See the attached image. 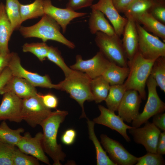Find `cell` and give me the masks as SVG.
I'll return each instance as SVG.
<instances>
[{
	"label": "cell",
	"mask_w": 165,
	"mask_h": 165,
	"mask_svg": "<svg viewBox=\"0 0 165 165\" xmlns=\"http://www.w3.org/2000/svg\"><path fill=\"white\" fill-rule=\"evenodd\" d=\"M114 6L120 13H124L135 0H112Z\"/></svg>",
	"instance_id": "b9f144b4"
},
{
	"label": "cell",
	"mask_w": 165,
	"mask_h": 165,
	"mask_svg": "<svg viewBox=\"0 0 165 165\" xmlns=\"http://www.w3.org/2000/svg\"><path fill=\"white\" fill-rule=\"evenodd\" d=\"M20 4L18 0H6V12L13 31L19 29L23 23L20 12Z\"/></svg>",
	"instance_id": "f546056e"
},
{
	"label": "cell",
	"mask_w": 165,
	"mask_h": 165,
	"mask_svg": "<svg viewBox=\"0 0 165 165\" xmlns=\"http://www.w3.org/2000/svg\"><path fill=\"white\" fill-rule=\"evenodd\" d=\"M155 2L153 0H135L124 13L126 18H134L148 11Z\"/></svg>",
	"instance_id": "1f68e13d"
},
{
	"label": "cell",
	"mask_w": 165,
	"mask_h": 165,
	"mask_svg": "<svg viewBox=\"0 0 165 165\" xmlns=\"http://www.w3.org/2000/svg\"><path fill=\"white\" fill-rule=\"evenodd\" d=\"M98 108L101 112L98 117L94 118L93 121L95 123L106 126L114 130L121 134L128 142L131 139L127 133V130L133 127L126 124L122 118L104 106L99 105Z\"/></svg>",
	"instance_id": "2e32d148"
},
{
	"label": "cell",
	"mask_w": 165,
	"mask_h": 165,
	"mask_svg": "<svg viewBox=\"0 0 165 165\" xmlns=\"http://www.w3.org/2000/svg\"><path fill=\"white\" fill-rule=\"evenodd\" d=\"M95 34V41L99 51L109 61L119 66L128 67V60L120 37L100 31Z\"/></svg>",
	"instance_id": "5b68a950"
},
{
	"label": "cell",
	"mask_w": 165,
	"mask_h": 165,
	"mask_svg": "<svg viewBox=\"0 0 165 165\" xmlns=\"http://www.w3.org/2000/svg\"><path fill=\"white\" fill-rule=\"evenodd\" d=\"M145 123L142 127H133L129 129V132L135 142L143 145L147 152L157 153V145L161 130L148 121Z\"/></svg>",
	"instance_id": "7c38bea8"
},
{
	"label": "cell",
	"mask_w": 165,
	"mask_h": 165,
	"mask_svg": "<svg viewBox=\"0 0 165 165\" xmlns=\"http://www.w3.org/2000/svg\"><path fill=\"white\" fill-rule=\"evenodd\" d=\"M46 58L62 69L65 77L68 76L73 70L66 64L60 51L57 48L50 46Z\"/></svg>",
	"instance_id": "836d02e7"
},
{
	"label": "cell",
	"mask_w": 165,
	"mask_h": 165,
	"mask_svg": "<svg viewBox=\"0 0 165 165\" xmlns=\"http://www.w3.org/2000/svg\"><path fill=\"white\" fill-rule=\"evenodd\" d=\"M136 26L138 38V51L148 59L154 60L160 57H165L164 42L136 22Z\"/></svg>",
	"instance_id": "ba28073f"
},
{
	"label": "cell",
	"mask_w": 165,
	"mask_h": 165,
	"mask_svg": "<svg viewBox=\"0 0 165 165\" xmlns=\"http://www.w3.org/2000/svg\"><path fill=\"white\" fill-rule=\"evenodd\" d=\"M126 91L123 84L110 86L108 95L105 100L108 108L114 112L117 111Z\"/></svg>",
	"instance_id": "f1b7e54d"
},
{
	"label": "cell",
	"mask_w": 165,
	"mask_h": 165,
	"mask_svg": "<svg viewBox=\"0 0 165 165\" xmlns=\"http://www.w3.org/2000/svg\"><path fill=\"white\" fill-rule=\"evenodd\" d=\"M42 133L39 132L34 137L28 132L26 133L16 146L21 151L32 156L38 160L48 165L50 161L46 155L42 146Z\"/></svg>",
	"instance_id": "9a60e30c"
},
{
	"label": "cell",
	"mask_w": 165,
	"mask_h": 165,
	"mask_svg": "<svg viewBox=\"0 0 165 165\" xmlns=\"http://www.w3.org/2000/svg\"><path fill=\"white\" fill-rule=\"evenodd\" d=\"M40 96L43 103L47 108L51 109L55 108L57 106L58 100L54 95L51 93L45 95L40 94Z\"/></svg>",
	"instance_id": "ab89813d"
},
{
	"label": "cell",
	"mask_w": 165,
	"mask_h": 165,
	"mask_svg": "<svg viewBox=\"0 0 165 165\" xmlns=\"http://www.w3.org/2000/svg\"><path fill=\"white\" fill-rule=\"evenodd\" d=\"M22 100L12 93L4 94L0 105V121L21 122L23 120L21 115Z\"/></svg>",
	"instance_id": "5bb4252c"
},
{
	"label": "cell",
	"mask_w": 165,
	"mask_h": 165,
	"mask_svg": "<svg viewBox=\"0 0 165 165\" xmlns=\"http://www.w3.org/2000/svg\"><path fill=\"white\" fill-rule=\"evenodd\" d=\"M100 138L101 143L109 157L116 165H133L136 163L138 157L130 153L119 141L104 134H101Z\"/></svg>",
	"instance_id": "8fae6325"
},
{
	"label": "cell",
	"mask_w": 165,
	"mask_h": 165,
	"mask_svg": "<svg viewBox=\"0 0 165 165\" xmlns=\"http://www.w3.org/2000/svg\"><path fill=\"white\" fill-rule=\"evenodd\" d=\"M24 129L19 128L13 130L10 128L5 121L0 124V141L10 145L16 146L21 139V134Z\"/></svg>",
	"instance_id": "83f0119b"
},
{
	"label": "cell",
	"mask_w": 165,
	"mask_h": 165,
	"mask_svg": "<svg viewBox=\"0 0 165 165\" xmlns=\"http://www.w3.org/2000/svg\"><path fill=\"white\" fill-rule=\"evenodd\" d=\"M68 114L67 111L57 110L52 112L40 125L43 132L42 143L43 150L53 160L54 165H61V162L64 161L66 157L61 145L57 143V136L60 124Z\"/></svg>",
	"instance_id": "6da1fadb"
},
{
	"label": "cell",
	"mask_w": 165,
	"mask_h": 165,
	"mask_svg": "<svg viewBox=\"0 0 165 165\" xmlns=\"http://www.w3.org/2000/svg\"><path fill=\"white\" fill-rule=\"evenodd\" d=\"M43 2V0H35L33 2L28 4L20 3V9L22 22L43 16L45 14Z\"/></svg>",
	"instance_id": "4316f807"
},
{
	"label": "cell",
	"mask_w": 165,
	"mask_h": 165,
	"mask_svg": "<svg viewBox=\"0 0 165 165\" xmlns=\"http://www.w3.org/2000/svg\"><path fill=\"white\" fill-rule=\"evenodd\" d=\"M94 0H69L66 8L75 11L82 8L91 6Z\"/></svg>",
	"instance_id": "f35d334b"
},
{
	"label": "cell",
	"mask_w": 165,
	"mask_h": 165,
	"mask_svg": "<svg viewBox=\"0 0 165 165\" xmlns=\"http://www.w3.org/2000/svg\"><path fill=\"white\" fill-rule=\"evenodd\" d=\"M12 76L11 70L6 67L0 75V90L5 85Z\"/></svg>",
	"instance_id": "f6af8a7d"
},
{
	"label": "cell",
	"mask_w": 165,
	"mask_h": 165,
	"mask_svg": "<svg viewBox=\"0 0 165 165\" xmlns=\"http://www.w3.org/2000/svg\"><path fill=\"white\" fill-rule=\"evenodd\" d=\"M127 18V21L123 30L122 40L127 57L129 61L138 51V38L136 22L132 17Z\"/></svg>",
	"instance_id": "ffe728a7"
},
{
	"label": "cell",
	"mask_w": 165,
	"mask_h": 165,
	"mask_svg": "<svg viewBox=\"0 0 165 165\" xmlns=\"http://www.w3.org/2000/svg\"><path fill=\"white\" fill-rule=\"evenodd\" d=\"M150 75L154 79L157 86L165 92V57H160L154 61Z\"/></svg>",
	"instance_id": "4dcf8cb0"
},
{
	"label": "cell",
	"mask_w": 165,
	"mask_h": 165,
	"mask_svg": "<svg viewBox=\"0 0 165 165\" xmlns=\"http://www.w3.org/2000/svg\"><path fill=\"white\" fill-rule=\"evenodd\" d=\"M165 161L162 155L157 153L147 152L145 155L138 157L136 165H163Z\"/></svg>",
	"instance_id": "d590c367"
},
{
	"label": "cell",
	"mask_w": 165,
	"mask_h": 165,
	"mask_svg": "<svg viewBox=\"0 0 165 165\" xmlns=\"http://www.w3.org/2000/svg\"><path fill=\"white\" fill-rule=\"evenodd\" d=\"M91 12L89 19V27L91 33L95 34L100 31L109 35H116L115 30L104 14L100 11L91 9Z\"/></svg>",
	"instance_id": "7402d4cb"
},
{
	"label": "cell",
	"mask_w": 165,
	"mask_h": 165,
	"mask_svg": "<svg viewBox=\"0 0 165 165\" xmlns=\"http://www.w3.org/2000/svg\"><path fill=\"white\" fill-rule=\"evenodd\" d=\"M157 153L162 155L165 154V131L160 133L156 147Z\"/></svg>",
	"instance_id": "ee69618b"
},
{
	"label": "cell",
	"mask_w": 165,
	"mask_h": 165,
	"mask_svg": "<svg viewBox=\"0 0 165 165\" xmlns=\"http://www.w3.org/2000/svg\"><path fill=\"white\" fill-rule=\"evenodd\" d=\"M156 60L145 58L138 51L132 59L128 61L129 72L123 83L126 90H135L138 93L142 99H146V82Z\"/></svg>",
	"instance_id": "277c9868"
},
{
	"label": "cell",
	"mask_w": 165,
	"mask_h": 165,
	"mask_svg": "<svg viewBox=\"0 0 165 165\" xmlns=\"http://www.w3.org/2000/svg\"><path fill=\"white\" fill-rule=\"evenodd\" d=\"M152 123L160 130L165 131V113H161L153 116Z\"/></svg>",
	"instance_id": "7bdbcfd3"
},
{
	"label": "cell",
	"mask_w": 165,
	"mask_h": 165,
	"mask_svg": "<svg viewBox=\"0 0 165 165\" xmlns=\"http://www.w3.org/2000/svg\"><path fill=\"white\" fill-rule=\"evenodd\" d=\"M91 80L85 73L73 70L63 80L56 84V89L66 92L79 104L82 108V118H87L84 111V102L94 101L90 88Z\"/></svg>",
	"instance_id": "7a4b0ae2"
},
{
	"label": "cell",
	"mask_w": 165,
	"mask_h": 165,
	"mask_svg": "<svg viewBox=\"0 0 165 165\" xmlns=\"http://www.w3.org/2000/svg\"><path fill=\"white\" fill-rule=\"evenodd\" d=\"M156 1L160 2H164L165 0H153Z\"/></svg>",
	"instance_id": "7dc6e473"
},
{
	"label": "cell",
	"mask_w": 165,
	"mask_h": 165,
	"mask_svg": "<svg viewBox=\"0 0 165 165\" xmlns=\"http://www.w3.org/2000/svg\"><path fill=\"white\" fill-rule=\"evenodd\" d=\"M12 93L23 99L37 94L35 87L25 79L13 75L0 90V94Z\"/></svg>",
	"instance_id": "d6986e66"
},
{
	"label": "cell",
	"mask_w": 165,
	"mask_h": 165,
	"mask_svg": "<svg viewBox=\"0 0 165 165\" xmlns=\"http://www.w3.org/2000/svg\"><path fill=\"white\" fill-rule=\"evenodd\" d=\"M51 112L43 103L40 94L23 99L22 119L32 128L40 125Z\"/></svg>",
	"instance_id": "8992f818"
},
{
	"label": "cell",
	"mask_w": 165,
	"mask_h": 165,
	"mask_svg": "<svg viewBox=\"0 0 165 165\" xmlns=\"http://www.w3.org/2000/svg\"><path fill=\"white\" fill-rule=\"evenodd\" d=\"M76 135V131L74 129H67L64 132L61 137V141L65 145H71L74 142Z\"/></svg>",
	"instance_id": "60d3db41"
},
{
	"label": "cell",
	"mask_w": 165,
	"mask_h": 165,
	"mask_svg": "<svg viewBox=\"0 0 165 165\" xmlns=\"http://www.w3.org/2000/svg\"><path fill=\"white\" fill-rule=\"evenodd\" d=\"M15 146L0 141V165H14L13 156Z\"/></svg>",
	"instance_id": "8d00e7d4"
},
{
	"label": "cell",
	"mask_w": 165,
	"mask_h": 165,
	"mask_svg": "<svg viewBox=\"0 0 165 165\" xmlns=\"http://www.w3.org/2000/svg\"><path fill=\"white\" fill-rule=\"evenodd\" d=\"M13 31L7 16L5 5L0 3V54L10 53L8 43Z\"/></svg>",
	"instance_id": "603a6c76"
},
{
	"label": "cell",
	"mask_w": 165,
	"mask_h": 165,
	"mask_svg": "<svg viewBox=\"0 0 165 165\" xmlns=\"http://www.w3.org/2000/svg\"><path fill=\"white\" fill-rule=\"evenodd\" d=\"M14 165H38L39 160L35 157L29 156L21 151L16 146L13 153Z\"/></svg>",
	"instance_id": "e575fe53"
},
{
	"label": "cell",
	"mask_w": 165,
	"mask_h": 165,
	"mask_svg": "<svg viewBox=\"0 0 165 165\" xmlns=\"http://www.w3.org/2000/svg\"><path fill=\"white\" fill-rule=\"evenodd\" d=\"M43 5L45 14L58 23L62 28L63 33L66 32L67 26L72 20L87 14L86 13L76 12L67 8L57 7L52 4L50 0H43Z\"/></svg>",
	"instance_id": "e0dca14e"
},
{
	"label": "cell",
	"mask_w": 165,
	"mask_h": 165,
	"mask_svg": "<svg viewBox=\"0 0 165 165\" xmlns=\"http://www.w3.org/2000/svg\"><path fill=\"white\" fill-rule=\"evenodd\" d=\"M25 38L35 37L41 39L43 42L49 40L57 41L71 49L75 45L67 39L60 31V26L53 19L45 14L37 23L32 26H21L19 29Z\"/></svg>",
	"instance_id": "3957f363"
},
{
	"label": "cell",
	"mask_w": 165,
	"mask_h": 165,
	"mask_svg": "<svg viewBox=\"0 0 165 165\" xmlns=\"http://www.w3.org/2000/svg\"><path fill=\"white\" fill-rule=\"evenodd\" d=\"M141 100L137 91L131 90L125 91L117 110L124 121L130 123L137 118Z\"/></svg>",
	"instance_id": "4fadbf2b"
},
{
	"label": "cell",
	"mask_w": 165,
	"mask_h": 165,
	"mask_svg": "<svg viewBox=\"0 0 165 165\" xmlns=\"http://www.w3.org/2000/svg\"><path fill=\"white\" fill-rule=\"evenodd\" d=\"M45 42L25 43L22 48L24 52H30L35 55L41 61H43L46 58L50 49Z\"/></svg>",
	"instance_id": "d6a6232c"
},
{
	"label": "cell",
	"mask_w": 165,
	"mask_h": 165,
	"mask_svg": "<svg viewBox=\"0 0 165 165\" xmlns=\"http://www.w3.org/2000/svg\"><path fill=\"white\" fill-rule=\"evenodd\" d=\"M12 56V53L6 54H0V75L8 67Z\"/></svg>",
	"instance_id": "bcb514c9"
},
{
	"label": "cell",
	"mask_w": 165,
	"mask_h": 165,
	"mask_svg": "<svg viewBox=\"0 0 165 165\" xmlns=\"http://www.w3.org/2000/svg\"><path fill=\"white\" fill-rule=\"evenodd\" d=\"M129 72L128 67H121L111 62L102 76L110 86L122 84L127 77Z\"/></svg>",
	"instance_id": "cb8c5ba5"
},
{
	"label": "cell",
	"mask_w": 165,
	"mask_h": 165,
	"mask_svg": "<svg viewBox=\"0 0 165 165\" xmlns=\"http://www.w3.org/2000/svg\"><path fill=\"white\" fill-rule=\"evenodd\" d=\"M8 67L13 75L24 78L35 87L56 89V84H53L48 75L42 76L25 69L22 66L17 54L12 53V56Z\"/></svg>",
	"instance_id": "30bf717a"
},
{
	"label": "cell",
	"mask_w": 165,
	"mask_h": 165,
	"mask_svg": "<svg viewBox=\"0 0 165 165\" xmlns=\"http://www.w3.org/2000/svg\"><path fill=\"white\" fill-rule=\"evenodd\" d=\"M148 96L143 112L132 122V127H139L154 115L163 112L165 110V104L160 98L156 90L157 84L150 75L146 82Z\"/></svg>",
	"instance_id": "52a82bcc"
},
{
	"label": "cell",
	"mask_w": 165,
	"mask_h": 165,
	"mask_svg": "<svg viewBox=\"0 0 165 165\" xmlns=\"http://www.w3.org/2000/svg\"><path fill=\"white\" fill-rule=\"evenodd\" d=\"M87 123L89 138L93 142L96 149L97 165H116L107 154L97 138L94 131L95 123L87 118Z\"/></svg>",
	"instance_id": "d4e9b609"
},
{
	"label": "cell",
	"mask_w": 165,
	"mask_h": 165,
	"mask_svg": "<svg viewBox=\"0 0 165 165\" xmlns=\"http://www.w3.org/2000/svg\"><path fill=\"white\" fill-rule=\"evenodd\" d=\"M110 87L108 82L102 75L91 79L90 88L96 103H100L105 100Z\"/></svg>",
	"instance_id": "484cf974"
},
{
	"label": "cell",
	"mask_w": 165,
	"mask_h": 165,
	"mask_svg": "<svg viewBox=\"0 0 165 165\" xmlns=\"http://www.w3.org/2000/svg\"><path fill=\"white\" fill-rule=\"evenodd\" d=\"M90 7L98 10L105 15L112 24L116 34L120 37L122 35L127 19L119 14L112 0H99Z\"/></svg>",
	"instance_id": "ac0fdd59"
},
{
	"label": "cell",
	"mask_w": 165,
	"mask_h": 165,
	"mask_svg": "<svg viewBox=\"0 0 165 165\" xmlns=\"http://www.w3.org/2000/svg\"><path fill=\"white\" fill-rule=\"evenodd\" d=\"M111 63L99 51L92 58L87 60H83L80 55H77L75 63L70 67L72 69L85 73L92 79L102 75Z\"/></svg>",
	"instance_id": "9c48e42d"
},
{
	"label": "cell",
	"mask_w": 165,
	"mask_h": 165,
	"mask_svg": "<svg viewBox=\"0 0 165 165\" xmlns=\"http://www.w3.org/2000/svg\"><path fill=\"white\" fill-rule=\"evenodd\" d=\"M158 21L165 24V3L155 1V2L148 11Z\"/></svg>",
	"instance_id": "74e56055"
},
{
	"label": "cell",
	"mask_w": 165,
	"mask_h": 165,
	"mask_svg": "<svg viewBox=\"0 0 165 165\" xmlns=\"http://www.w3.org/2000/svg\"><path fill=\"white\" fill-rule=\"evenodd\" d=\"M133 18L136 23L142 24L147 31L152 33L165 42V24L155 19L149 12H145Z\"/></svg>",
	"instance_id": "44dd1931"
},
{
	"label": "cell",
	"mask_w": 165,
	"mask_h": 165,
	"mask_svg": "<svg viewBox=\"0 0 165 165\" xmlns=\"http://www.w3.org/2000/svg\"><path fill=\"white\" fill-rule=\"evenodd\" d=\"M58 0L60 1H61V0Z\"/></svg>",
	"instance_id": "c3c4849f"
}]
</instances>
